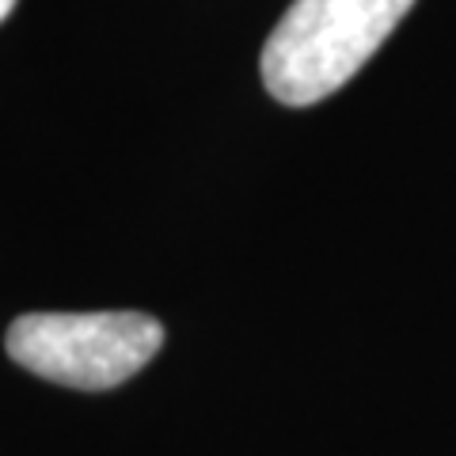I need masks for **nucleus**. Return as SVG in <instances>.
<instances>
[{
    "mask_svg": "<svg viewBox=\"0 0 456 456\" xmlns=\"http://www.w3.org/2000/svg\"><path fill=\"white\" fill-rule=\"evenodd\" d=\"M415 0H293L263 46V84L285 107H312L362 73Z\"/></svg>",
    "mask_w": 456,
    "mask_h": 456,
    "instance_id": "f257e3e1",
    "label": "nucleus"
},
{
    "mask_svg": "<svg viewBox=\"0 0 456 456\" xmlns=\"http://www.w3.org/2000/svg\"><path fill=\"white\" fill-rule=\"evenodd\" d=\"M12 8H16V0H0V20H8Z\"/></svg>",
    "mask_w": 456,
    "mask_h": 456,
    "instance_id": "7ed1b4c3",
    "label": "nucleus"
},
{
    "mask_svg": "<svg viewBox=\"0 0 456 456\" xmlns=\"http://www.w3.org/2000/svg\"><path fill=\"white\" fill-rule=\"evenodd\" d=\"M164 342L145 312H27L8 327L12 362L42 380L103 392L141 373Z\"/></svg>",
    "mask_w": 456,
    "mask_h": 456,
    "instance_id": "f03ea898",
    "label": "nucleus"
}]
</instances>
